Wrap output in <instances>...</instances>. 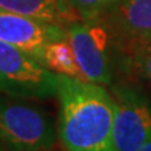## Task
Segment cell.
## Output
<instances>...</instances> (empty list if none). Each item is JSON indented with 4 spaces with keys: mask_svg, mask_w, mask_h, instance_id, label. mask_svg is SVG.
<instances>
[{
    "mask_svg": "<svg viewBox=\"0 0 151 151\" xmlns=\"http://www.w3.org/2000/svg\"><path fill=\"white\" fill-rule=\"evenodd\" d=\"M56 137L58 127L50 115L0 94V147L3 150H52Z\"/></svg>",
    "mask_w": 151,
    "mask_h": 151,
    "instance_id": "cell-2",
    "label": "cell"
},
{
    "mask_svg": "<svg viewBox=\"0 0 151 151\" xmlns=\"http://www.w3.org/2000/svg\"><path fill=\"white\" fill-rule=\"evenodd\" d=\"M146 45H151V39H150V42H148V43H146Z\"/></svg>",
    "mask_w": 151,
    "mask_h": 151,
    "instance_id": "cell-14",
    "label": "cell"
},
{
    "mask_svg": "<svg viewBox=\"0 0 151 151\" xmlns=\"http://www.w3.org/2000/svg\"><path fill=\"white\" fill-rule=\"evenodd\" d=\"M129 60L137 74L151 81V45H140L130 49Z\"/></svg>",
    "mask_w": 151,
    "mask_h": 151,
    "instance_id": "cell-11",
    "label": "cell"
},
{
    "mask_svg": "<svg viewBox=\"0 0 151 151\" xmlns=\"http://www.w3.org/2000/svg\"><path fill=\"white\" fill-rule=\"evenodd\" d=\"M0 94L17 99H49L58 95V74L27 52L0 41Z\"/></svg>",
    "mask_w": 151,
    "mask_h": 151,
    "instance_id": "cell-3",
    "label": "cell"
},
{
    "mask_svg": "<svg viewBox=\"0 0 151 151\" xmlns=\"http://www.w3.org/2000/svg\"><path fill=\"white\" fill-rule=\"evenodd\" d=\"M0 10L55 22L62 27L73 22V13H76L67 0H0Z\"/></svg>",
    "mask_w": 151,
    "mask_h": 151,
    "instance_id": "cell-8",
    "label": "cell"
},
{
    "mask_svg": "<svg viewBox=\"0 0 151 151\" xmlns=\"http://www.w3.org/2000/svg\"><path fill=\"white\" fill-rule=\"evenodd\" d=\"M67 39L86 81L111 84L113 73L106 28L97 21H73L67 27Z\"/></svg>",
    "mask_w": 151,
    "mask_h": 151,
    "instance_id": "cell-5",
    "label": "cell"
},
{
    "mask_svg": "<svg viewBox=\"0 0 151 151\" xmlns=\"http://www.w3.org/2000/svg\"><path fill=\"white\" fill-rule=\"evenodd\" d=\"M113 151H139L151 139V104L129 87H113Z\"/></svg>",
    "mask_w": 151,
    "mask_h": 151,
    "instance_id": "cell-4",
    "label": "cell"
},
{
    "mask_svg": "<svg viewBox=\"0 0 151 151\" xmlns=\"http://www.w3.org/2000/svg\"><path fill=\"white\" fill-rule=\"evenodd\" d=\"M83 21H98L115 0H67Z\"/></svg>",
    "mask_w": 151,
    "mask_h": 151,
    "instance_id": "cell-10",
    "label": "cell"
},
{
    "mask_svg": "<svg viewBox=\"0 0 151 151\" xmlns=\"http://www.w3.org/2000/svg\"><path fill=\"white\" fill-rule=\"evenodd\" d=\"M43 66L56 74L69 76L73 78L86 81L74 58L69 39L55 41V42L49 43L43 53Z\"/></svg>",
    "mask_w": 151,
    "mask_h": 151,
    "instance_id": "cell-9",
    "label": "cell"
},
{
    "mask_svg": "<svg viewBox=\"0 0 151 151\" xmlns=\"http://www.w3.org/2000/svg\"><path fill=\"white\" fill-rule=\"evenodd\" d=\"M0 151H6V150H3V148H1V147H0Z\"/></svg>",
    "mask_w": 151,
    "mask_h": 151,
    "instance_id": "cell-15",
    "label": "cell"
},
{
    "mask_svg": "<svg viewBox=\"0 0 151 151\" xmlns=\"http://www.w3.org/2000/svg\"><path fill=\"white\" fill-rule=\"evenodd\" d=\"M62 39H67V29L59 24L0 10V41L27 52L42 65L46 46Z\"/></svg>",
    "mask_w": 151,
    "mask_h": 151,
    "instance_id": "cell-6",
    "label": "cell"
},
{
    "mask_svg": "<svg viewBox=\"0 0 151 151\" xmlns=\"http://www.w3.org/2000/svg\"><path fill=\"white\" fill-rule=\"evenodd\" d=\"M58 139L66 151H113L115 101L99 84L58 74Z\"/></svg>",
    "mask_w": 151,
    "mask_h": 151,
    "instance_id": "cell-1",
    "label": "cell"
},
{
    "mask_svg": "<svg viewBox=\"0 0 151 151\" xmlns=\"http://www.w3.org/2000/svg\"><path fill=\"white\" fill-rule=\"evenodd\" d=\"M111 28L126 42L127 49L151 39V0H115L106 10Z\"/></svg>",
    "mask_w": 151,
    "mask_h": 151,
    "instance_id": "cell-7",
    "label": "cell"
},
{
    "mask_svg": "<svg viewBox=\"0 0 151 151\" xmlns=\"http://www.w3.org/2000/svg\"><path fill=\"white\" fill-rule=\"evenodd\" d=\"M139 151H151V139H150L148 141H147L146 144H144V146L141 147V148H140Z\"/></svg>",
    "mask_w": 151,
    "mask_h": 151,
    "instance_id": "cell-12",
    "label": "cell"
},
{
    "mask_svg": "<svg viewBox=\"0 0 151 151\" xmlns=\"http://www.w3.org/2000/svg\"><path fill=\"white\" fill-rule=\"evenodd\" d=\"M37 151H49V150H37Z\"/></svg>",
    "mask_w": 151,
    "mask_h": 151,
    "instance_id": "cell-13",
    "label": "cell"
}]
</instances>
